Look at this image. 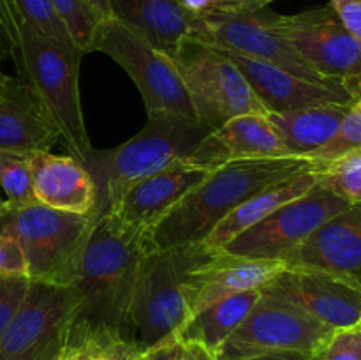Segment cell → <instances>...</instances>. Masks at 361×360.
Instances as JSON below:
<instances>
[{"label":"cell","instance_id":"1","mask_svg":"<svg viewBox=\"0 0 361 360\" xmlns=\"http://www.w3.org/2000/svg\"><path fill=\"white\" fill-rule=\"evenodd\" d=\"M148 233L99 215L73 281L74 306L66 352L130 360L141 352L130 327L134 284Z\"/></svg>","mask_w":361,"mask_h":360},{"label":"cell","instance_id":"2","mask_svg":"<svg viewBox=\"0 0 361 360\" xmlns=\"http://www.w3.org/2000/svg\"><path fill=\"white\" fill-rule=\"evenodd\" d=\"M319 164L310 157H271L231 161L212 169L150 233L148 247L168 249L201 244L238 205L259 191L286 182Z\"/></svg>","mask_w":361,"mask_h":360},{"label":"cell","instance_id":"3","mask_svg":"<svg viewBox=\"0 0 361 360\" xmlns=\"http://www.w3.org/2000/svg\"><path fill=\"white\" fill-rule=\"evenodd\" d=\"M212 131L194 116L148 113L147 124L129 141L111 150H94L85 168L97 187L95 217L108 214L133 184L187 159Z\"/></svg>","mask_w":361,"mask_h":360},{"label":"cell","instance_id":"4","mask_svg":"<svg viewBox=\"0 0 361 360\" xmlns=\"http://www.w3.org/2000/svg\"><path fill=\"white\" fill-rule=\"evenodd\" d=\"M214 253L203 244L145 251L130 306V327L141 349L176 334L189 320L192 272Z\"/></svg>","mask_w":361,"mask_h":360},{"label":"cell","instance_id":"5","mask_svg":"<svg viewBox=\"0 0 361 360\" xmlns=\"http://www.w3.org/2000/svg\"><path fill=\"white\" fill-rule=\"evenodd\" d=\"M83 53L49 41L16 18V56L23 80L59 127L60 138L74 157L87 166L92 148L80 97V64Z\"/></svg>","mask_w":361,"mask_h":360},{"label":"cell","instance_id":"6","mask_svg":"<svg viewBox=\"0 0 361 360\" xmlns=\"http://www.w3.org/2000/svg\"><path fill=\"white\" fill-rule=\"evenodd\" d=\"M95 214H73L34 201L0 212V233L11 235L23 249L28 279L71 286L94 229Z\"/></svg>","mask_w":361,"mask_h":360},{"label":"cell","instance_id":"7","mask_svg":"<svg viewBox=\"0 0 361 360\" xmlns=\"http://www.w3.org/2000/svg\"><path fill=\"white\" fill-rule=\"evenodd\" d=\"M173 62L185 85L196 119L210 131L219 129L235 116L268 113L224 49L187 35L180 42Z\"/></svg>","mask_w":361,"mask_h":360},{"label":"cell","instance_id":"8","mask_svg":"<svg viewBox=\"0 0 361 360\" xmlns=\"http://www.w3.org/2000/svg\"><path fill=\"white\" fill-rule=\"evenodd\" d=\"M274 14L267 7H217L196 14L192 18L189 35L224 52L238 53L259 62L282 67L305 80L345 87L341 81L321 76L296 53V49L275 30Z\"/></svg>","mask_w":361,"mask_h":360},{"label":"cell","instance_id":"9","mask_svg":"<svg viewBox=\"0 0 361 360\" xmlns=\"http://www.w3.org/2000/svg\"><path fill=\"white\" fill-rule=\"evenodd\" d=\"M92 52H101L123 67L143 97L147 113L171 112L194 116L182 76L171 56L115 18L97 23Z\"/></svg>","mask_w":361,"mask_h":360},{"label":"cell","instance_id":"10","mask_svg":"<svg viewBox=\"0 0 361 360\" xmlns=\"http://www.w3.org/2000/svg\"><path fill=\"white\" fill-rule=\"evenodd\" d=\"M295 304L261 293L240 327L217 352V360H250L264 355H312L334 334Z\"/></svg>","mask_w":361,"mask_h":360},{"label":"cell","instance_id":"11","mask_svg":"<svg viewBox=\"0 0 361 360\" xmlns=\"http://www.w3.org/2000/svg\"><path fill=\"white\" fill-rule=\"evenodd\" d=\"M274 27L316 73L361 97V42L330 4L289 16L274 14Z\"/></svg>","mask_w":361,"mask_h":360},{"label":"cell","instance_id":"12","mask_svg":"<svg viewBox=\"0 0 361 360\" xmlns=\"http://www.w3.org/2000/svg\"><path fill=\"white\" fill-rule=\"evenodd\" d=\"M74 306L73 286L30 281L23 302L0 337V360H60Z\"/></svg>","mask_w":361,"mask_h":360},{"label":"cell","instance_id":"13","mask_svg":"<svg viewBox=\"0 0 361 360\" xmlns=\"http://www.w3.org/2000/svg\"><path fill=\"white\" fill-rule=\"evenodd\" d=\"M349 207L319 182L307 194L282 205L279 210L229 240L222 253L250 260H284L319 226Z\"/></svg>","mask_w":361,"mask_h":360},{"label":"cell","instance_id":"14","mask_svg":"<svg viewBox=\"0 0 361 360\" xmlns=\"http://www.w3.org/2000/svg\"><path fill=\"white\" fill-rule=\"evenodd\" d=\"M261 293L295 304L331 328L356 327L361 321V292L337 277L305 268H286Z\"/></svg>","mask_w":361,"mask_h":360},{"label":"cell","instance_id":"15","mask_svg":"<svg viewBox=\"0 0 361 360\" xmlns=\"http://www.w3.org/2000/svg\"><path fill=\"white\" fill-rule=\"evenodd\" d=\"M282 261L286 268L323 272L361 292V205H349Z\"/></svg>","mask_w":361,"mask_h":360},{"label":"cell","instance_id":"16","mask_svg":"<svg viewBox=\"0 0 361 360\" xmlns=\"http://www.w3.org/2000/svg\"><path fill=\"white\" fill-rule=\"evenodd\" d=\"M210 172L185 159L173 162L168 168L133 184L108 214L130 228L150 233Z\"/></svg>","mask_w":361,"mask_h":360},{"label":"cell","instance_id":"17","mask_svg":"<svg viewBox=\"0 0 361 360\" xmlns=\"http://www.w3.org/2000/svg\"><path fill=\"white\" fill-rule=\"evenodd\" d=\"M228 53L245 80L256 92L268 113H284L319 104H355L356 99L348 87L305 80L282 67L259 62L238 53Z\"/></svg>","mask_w":361,"mask_h":360},{"label":"cell","instance_id":"18","mask_svg":"<svg viewBox=\"0 0 361 360\" xmlns=\"http://www.w3.org/2000/svg\"><path fill=\"white\" fill-rule=\"evenodd\" d=\"M289 150L268 113H247L212 131L185 161L215 169L231 161L288 157Z\"/></svg>","mask_w":361,"mask_h":360},{"label":"cell","instance_id":"19","mask_svg":"<svg viewBox=\"0 0 361 360\" xmlns=\"http://www.w3.org/2000/svg\"><path fill=\"white\" fill-rule=\"evenodd\" d=\"M60 140L59 127L32 85L9 78L0 90V150L28 155L51 150Z\"/></svg>","mask_w":361,"mask_h":360},{"label":"cell","instance_id":"20","mask_svg":"<svg viewBox=\"0 0 361 360\" xmlns=\"http://www.w3.org/2000/svg\"><path fill=\"white\" fill-rule=\"evenodd\" d=\"M282 270H286L282 260H250L215 251L192 272L190 316L226 296L261 289Z\"/></svg>","mask_w":361,"mask_h":360},{"label":"cell","instance_id":"21","mask_svg":"<svg viewBox=\"0 0 361 360\" xmlns=\"http://www.w3.org/2000/svg\"><path fill=\"white\" fill-rule=\"evenodd\" d=\"M32 189L39 203L73 214H94L97 187L90 172L74 155L28 154Z\"/></svg>","mask_w":361,"mask_h":360},{"label":"cell","instance_id":"22","mask_svg":"<svg viewBox=\"0 0 361 360\" xmlns=\"http://www.w3.org/2000/svg\"><path fill=\"white\" fill-rule=\"evenodd\" d=\"M111 18L143 35L168 56L190 34L192 14L180 0H108Z\"/></svg>","mask_w":361,"mask_h":360},{"label":"cell","instance_id":"23","mask_svg":"<svg viewBox=\"0 0 361 360\" xmlns=\"http://www.w3.org/2000/svg\"><path fill=\"white\" fill-rule=\"evenodd\" d=\"M319 164L316 168L309 169V172L300 173V175L293 176V179L286 180V182L275 184V186L267 187V189L250 196L249 200L238 205L231 214L226 215L201 244L212 251H221L229 240L238 236L240 233L249 229L250 226L263 221L264 217L279 210L282 205L307 194L319 182V175H317Z\"/></svg>","mask_w":361,"mask_h":360},{"label":"cell","instance_id":"24","mask_svg":"<svg viewBox=\"0 0 361 360\" xmlns=\"http://www.w3.org/2000/svg\"><path fill=\"white\" fill-rule=\"evenodd\" d=\"M353 104H319L284 113H268L289 154L312 157L337 134Z\"/></svg>","mask_w":361,"mask_h":360},{"label":"cell","instance_id":"25","mask_svg":"<svg viewBox=\"0 0 361 360\" xmlns=\"http://www.w3.org/2000/svg\"><path fill=\"white\" fill-rule=\"evenodd\" d=\"M259 295L261 289H252V292L226 296L190 316L176 334L187 344H200L217 355L229 335L245 320Z\"/></svg>","mask_w":361,"mask_h":360},{"label":"cell","instance_id":"26","mask_svg":"<svg viewBox=\"0 0 361 360\" xmlns=\"http://www.w3.org/2000/svg\"><path fill=\"white\" fill-rule=\"evenodd\" d=\"M319 184L349 205H361V150L351 152L317 168Z\"/></svg>","mask_w":361,"mask_h":360},{"label":"cell","instance_id":"27","mask_svg":"<svg viewBox=\"0 0 361 360\" xmlns=\"http://www.w3.org/2000/svg\"><path fill=\"white\" fill-rule=\"evenodd\" d=\"M13 6L16 11V18L25 21L35 32L60 46L76 48L69 30L53 7L51 0H13Z\"/></svg>","mask_w":361,"mask_h":360},{"label":"cell","instance_id":"28","mask_svg":"<svg viewBox=\"0 0 361 360\" xmlns=\"http://www.w3.org/2000/svg\"><path fill=\"white\" fill-rule=\"evenodd\" d=\"M0 187L6 194L7 205L20 207L34 203L35 198L27 154L0 150Z\"/></svg>","mask_w":361,"mask_h":360},{"label":"cell","instance_id":"29","mask_svg":"<svg viewBox=\"0 0 361 360\" xmlns=\"http://www.w3.org/2000/svg\"><path fill=\"white\" fill-rule=\"evenodd\" d=\"M51 4L69 30L76 48L83 55L90 53L94 32L101 21L90 2L88 0H51Z\"/></svg>","mask_w":361,"mask_h":360},{"label":"cell","instance_id":"30","mask_svg":"<svg viewBox=\"0 0 361 360\" xmlns=\"http://www.w3.org/2000/svg\"><path fill=\"white\" fill-rule=\"evenodd\" d=\"M361 150V101H356L345 113L337 134L310 159L317 162H330L351 152Z\"/></svg>","mask_w":361,"mask_h":360},{"label":"cell","instance_id":"31","mask_svg":"<svg viewBox=\"0 0 361 360\" xmlns=\"http://www.w3.org/2000/svg\"><path fill=\"white\" fill-rule=\"evenodd\" d=\"M307 360H361V325L337 328Z\"/></svg>","mask_w":361,"mask_h":360},{"label":"cell","instance_id":"32","mask_svg":"<svg viewBox=\"0 0 361 360\" xmlns=\"http://www.w3.org/2000/svg\"><path fill=\"white\" fill-rule=\"evenodd\" d=\"M30 286L28 277H7L0 275V337L9 325L11 318L23 302Z\"/></svg>","mask_w":361,"mask_h":360},{"label":"cell","instance_id":"33","mask_svg":"<svg viewBox=\"0 0 361 360\" xmlns=\"http://www.w3.org/2000/svg\"><path fill=\"white\" fill-rule=\"evenodd\" d=\"M0 275L28 277V265L23 249L16 239L0 233Z\"/></svg>","mask_w":361,"mask_h":360},{"label":"cell","instance_id":"34","mask_svg":"<svg viewBox=\"0 0 361 360\" xmlns=\"http://www.w3.org/2000/svg\"><path fill=\"white\" fill-rule=\"evenodd\" d=\"M189 344L180 339L178 334L168 335L154 346L141 349L130 360H189Z\"/></svg>","mask_w":361,"mask_h":360},{"label":"cell","instance_id":"35","mask_svg":"<svg viewBox=\"0 0 361 360\" xmlns=\"http://www.w3.org/2000/svg\"><path fill=\"white\" fill-rule=\"evenodd\" d=\"M344 27L361 42V0H330Z\"/></svg>","mask_w":361,"mask_h":360},{"label":"cell","instance_id":"36","mask_svg":"<svg viewBox=\"0 0 361 360\" xmlns=\"http://www.w3.org/2000/svg\"><path fill=\"white\" fill-rule=\"evenodd\" d=\"M183 7L189 11L192 16L201 13H207L210 9H217V7H228V6H236L233 0H180Z\"/></svg>","mask_w":361,"mask_h":360},{"label":"cell","instance_id":"37","mask_svg":"<svg viewBox=\"0 0 361 360\" xmlns=\"http://www.w3.org/2000/svg\"><path fill=\"white\" fill-rule=\"evenodd\" d=\"M16 56V48H14V42L11 39V35L7 34L6 27L0 21V59H6V56Z\"/></svg>","mask_w":361,"mask_h":360},{"label":"cell","instance_id":"38","mask_svg":"<svg viewBox=\"0 0 361 360\" xmlns=\"http://www.w3.org/2000/svg\"><path fill=\"white\" fill-rule=\"evenodd\" d=\"M60 360H115L109 356L97 355V353H88V352H63Z\"/></svg>","mask_w":361,"mask_h":360},{"label":"cell","instance_id":"39","mask_svg":"<svg viewBox=\"0 0 361 360\" xmlns=\"http://www.w3.org/2000/svg\"><path fill=\"white\" fill-rule=\"evenodd\" d=\"M189 360H217V356L214 353H210L208 349H204L203 346L200 344H189Z\"/></svg>","mask_w":361,"mask_h":360},{"label":"cell","instance_id":"40","mask_svg":"<svg viewBox=\"0 0 361 360\" xmlns=\"http://www.w3.org/2000/svg\"><path fill=\"white\" fill-rule=\"evenodd\" d=\"M88 2H90L92 7H94L95 13H97L99 20H106V18H111L108 0H88Z\"/></svg>","mask_w":361,"mask_h":360},{"label":"cell","instance_id":"41","mask_svg":"<svg viewBox=\"0 0 361 360\" xmlns=\"http://www.w3.org/2000/svg\"><path fill=\"white\" fill-rule=\"evenodd\" d=\"M309 355H302V353H281V355H264L256 356L250 360H307Z\"/></svg>","mask_w":361,"mask_h":360},{"label":"cell","instance_id":"42","mask_svg":"<svg viewBox=\"0 0 361 360\" xmlns=\"http://www.w3.org/2000/svg\"><path fill=\"white\" fill-rule=\"evenodd\" d=\"M236 6L245 7H267V0H233Z\"/></svg>","mask_w":361,"mask_h":360},{"label":"cell","instance_id":"43","mask_svg":"<svg viewBox=\"0 0 361 360\" xmlns=\"http://www.w3.org/2000/svg\"><path fill=\"white\" fill-rule=\"evenodd\" d=\"M7 80H9V76H6V74H4L2 71H0V90H2V88L6 87Z\"/></svg>","mask_w":361,"mask_h":360},{"label":"cell","instance_id":"44","mask_svg":"<svg viewBox=\"0 0 361 360\" xmlns=\"http://www.w3.org/2000/svg\"><path fill=\"white\" fill-rule=\"evenodd\" d=\"M4 208H6V198L0 196V212H2Z\"/></svg>","mask_w":361,"mask_h":360},{"label":"cell","instance_id":"45","mask_svg":"<svg viewBox=\"0 0 361 360\" xmlns=\"http://www.w3.org/2000/svg\"><path fill=\"white\" fill-rule=\"evenodd\" d=\"M271 2H275V0H267V6H268V4H271Z\"/></svg>","mask_w":361,"mask_h":360},{"label":"cell","instance_id":"46","mask_svg":"<svg viewBox=\"0 0 361 360\" xmlns=\"http://www.w3.org/2000/svg\"><path fill=\"white\" fill-rule=\"evenodd\" d=\"M360 325H361V321H360Z\"/></svg>","mask_w":361,"mask_h":360},{"label":"cell","instance_id":"47","mask_svg":"<svg viewBox=\"0 0 361 360\" xmlns=\"http://www.w3.org/2000/svg\"><path fill=\"white\" fill-rule=\"evenodd\" d=\"M360 101H361V97H360Z\"/></svg>","mask_w":361,"mask_h":360}]
</instances>
